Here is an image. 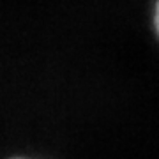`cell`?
Segmentation results:
<instances>
[{
	"label": "cell",
	"instance_id": "obj_1",
	"mask_svg": "<svg viewBox=\"0 0 159 159\" xmlns=\"http://www.w3.org/2000/svg\"><path fill=\"white\" fill-rule=\"evenodd\" d=\"M154 21H156V30L159 34V0L156 2V14H154Z\"/></svg>",
	"mask_w": 159,
	"mask_h": 159
}]
</instances>
